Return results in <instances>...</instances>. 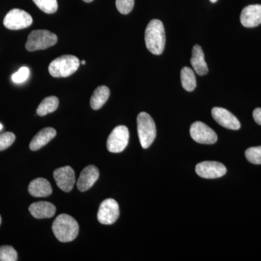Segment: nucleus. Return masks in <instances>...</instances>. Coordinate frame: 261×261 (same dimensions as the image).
Listing matches in <instances>:
<instances>
[{"instance_id":"1","label":"nucleus","mask_w":261,"mask_h":261,"mask_svg":"<svg viewBox=\"0 0 261 261\" xmlns=\"http://www.w3.org/2000/svg\"><path fill=\"white\" fill-rule=\"evenodd\" d=\"M145 40L146 47L152 54H162L166 45V32L162 21L154 19L149 22L146 28Z\"/></svg>"},{"instance_id":"2","label":"nucleus","mask_w":261,"mask_h":261,"mask_svg":"<svg viewBox=\"0 0 261 261\" xmlns=\"http://www.w3.org/2000/svg\"><path fill=\"white\" fill-rule=\"evenodd\" d=\"M79 231L78 222L69 215L61 214L53 222V233L61 243H68L74 240L78 236Z\"/></svg>"},{"instance_id":"3","label":"nucleus","mask_w":261,"mask_h":261,"mask_svg":"<svg viewBox=\"0 0 261 261\" xmlns=\"http://www.w3.org/2000/svg\"><path fill=\"white\" fill-rule=\"evenodd\" d=\"M80 61L75 56L65 55L56 58L49 65V72L55 78L70 76L79 69Z\"/></svg>"},{"instance_id":"4","label":"nucleus","mask_w":261,"mask_h":261,"mask_svg":"<svg viewBox=\"0 0 261 261\" xmlns=\"http://www.w3.org/2000/svg\"><path fill=\"white\" fill-rule=\"evenodd\" d=\"M137 132L142 148L147 149L155 140V123L148 113H140L137 116Z\"/></svg>"},{"instance_id":"5","label":"nucleus","mask_w":261,"mask_h":261,"mask_svg":"<svg viewBox=\"0 0 261 261\" xmlns=\"http://www.w3.org/2000/svg\"><path fill=\"white\" fill-rule=\"evenodd\" d=\"M58 37L47 30L33 31L29 35L25 48L29 51L42 50L55 45Z\"/></svg>"},{"instance_id":"6","label":"nucleus","mask_w":261,"mask_h":261,"mask_svg":"<svg viewBox=\"0 0 261 261\" xmlns=\"http://www.w3.org/2000/svg\"><path fill=\"white\" fill-rule=\"evenodd\" d=\"M129 132L125 126L116 127L108 137L107 148L113 153H119L123 152L128 144Z\"/></svg>"},{"instance_id":"7","label":"nucleus","mask_w":261,"mask_h":261,"mask_svg":"<svg viewBox=\"0 0 261 261\" xmlns=\"http://www.w3.org/2000/svg\"><path fill=\"white\" fill-rule=\"evenodd\" d=\"M33 23L32 17L23 10L13 9L5 17L4 25L10 30H20L28 28Z\"/></svg>"},{"instance_id":"8","label":"nucleus","mask_w":261,"mask_h":261,"mask_svg":"<svg viewBox=\"0 0 261 261\" xmlns=\"http://www.w3.org/2000/svg\"><path fill=\"white\" fill-rule=\"evenodd\" d=\"M190 135L196 142L203 145H214L218 140L216 132L200 121L192 123L190 127Z\"/></svg>"},{"instance_id":"9","label":"nucleus","mask_w":261,"mask_h":261,"mask_svg":"<svg viewBox=\"0 0 261 261\" xmlns=\"http://www.w3.org/2000/svg\"><path fill=\"white\" fill-rule=\"evenodd\" d=\"M120 211L118 202L113 199H107L99 205L97 213V220L100 224L111 225L114 224L119 217Z\"/></svg>"},{"instance_id":"10","label":"nucleus","mask_w":261,"mask_h":261,"mask_svg":"<svg viewBox=\"0 0 261 261\" xmlns=\"http://www.w3.org/2000/svg\"><path fill=\"white\" fill-rule=\"evenodd\" d=\"M195 171L203 178H218L224 176L226 168L224 164L216 161H204L196 166Z\"/></svg>"},{"instance_id":"11","label":"nucleus","mask_w":261,"mask_h":261,"mask_svg":"<svg viewBox=\"0 0 261 261\" xmlns=\"http://www.w3.org/2000/svg\"><path fill=\"white\" fill-rule=\"evenodd\" d=\"M57 185L61 190L69 192L73 190L75 182V172L70 166L58 168L53 173Z\"/></svg>"},{"instance_id":"12","label":"nucleus","mask_w":261,"mask_h":261,"mask_svg":"<svg viewBox=\"0 0 261 261\" xmlns=\"http://www.w3.org/2000/svg\"><path fill=\"white\" fill-rule=\"evenodd\" d=\"M211 113L215 121L224 128L231 130H238L241 127L240 122L237 117L225 108H214Z\"/></svg>"},{"instance_id":"13","label":"nucleus","mask_w":261,"mask_h":261,"mask_svg":"<svg viewBox=\"0 0 261 261\" xmlns=\"http://www.w3.org/2000/svg\"><path fill=\"white\" fill-rule=\"evenodd\" d=\"M240 21L247 28H254L261 24V5H250L245 7L240 15Z\"/></svg>"},{"instance_id":"14","label":"nucleus","mask_w":261,"mask_h":261,"mask_svg":"<svg viewBox=\"0 0 261 261\" xmlns=\"http://www.w3.org/2000/svg\"><path fill=\"white\" fill-rule=\"evenodd\" d=\"M99 176V170L96 166L93 165L87 166L81 173L77 181V188L81 192L87 191L93 186Z\"/></svg>"},{"instance_id":"15","label":"nucleus","mask_w":261,"mask_h":261,"mask_svg":"<svg viewBox=\"0 0 261 261\" xmlns=\"http://www.w3.org/2000/svg\"><path fill=\"white\" fill-rule=\"evenodd\" d=\"M29 210L35 219H49L56 214V207L50 202L42 201L32 204Z\"/></svg>"},{"instance_id":"16","label":"nucleus","mask_w":261,"mask_h":261,"mask_svg":"<svg viewBox=\"0 0 261 261\" xmlns=\"http://www.w3.org/2000/svg\"><path fill=\"white\" fill-rule=\"evenodd\" d=\"M190 62L192 68L197 75H205L208 73V68L205 61V55L202 47L198 44H196L192 49V56Z\"/></svg>"},{"instance_id":"17","label":"nucleus","mask_w":261,"mask_h":261,"mask_svg":"<svg viewBox=\"0 0 261 261\" xmlns=\"http://www.w3.org/2000/svg\"><path fill=\"white\" fill-rule=\"evenodd\" d=\"M56 130L55 128H43L40 132H38L35 137L33 138L30 143V149L32 151H37L49 143V142L56 136Z\"/></svg>"},{"instance_id":"18","label":"nucleus","mask_w":261,"mask_h":261,"mask_svg":"<svg viewBox=\"0 0 261 261\" xmlns=\"http://www.w3.org/2000/svg\"><path fill=\"white\" fill-rule=\"evenodd\" d=\"M29 192L36 197H45L53 192L50 183L45 178H38L33 180L29 186Z\"/></svg>"},{"instance_id":"19","label":"nucleus","mask_w":261,"mask_h":261,"mask_svg":"<svg viewBox=\"0 0 261 261\" xmlns=\"http://www.w3.org/2000/svg\"><path fill=\"white\" fill-rule=\"evenodd\" d=\"M110 89L106 86H100L94 91L90 99V106L93 110H99L106 104L110 97Z\"/></svg>"},{"instance_id":"20","label":"nucleus","mask_w":261,"mask_h":261,"mask_svg":"<svg viewBox=\"0 0 261 261\" xmlns=\"http://www.w3.org/2000/svg\"><path fill=\"white\" fill-rule=\"evenodd\" d=\"M59 106V99L55 96L44 98L42 102L38 106L37 113L38 116H44L49 113L55 112Z\"/></svg>"},{"instance_id":"21","label":"nucleus","mask_w":261,"mask_h":261,"mask_svg":"<svg viewBox=\"0 0 261 261\" xmlns=\"http://www.w3.org/2000/svg\"><path fill=\"white\" fill-rule=\"evenodd\" d=\"M182 87L187 92H192L197 87L195 72L189 67H184L181 71Z\"/></svg>"},{"instance_id":"22","label":"nucleus","mask_w":261,"mask_h":261,"mask_svg":"<svg viewBox=\"0 0 261 261\" xmlns=\"http://www.w3.org/2000/svg\"><path fill=\"white\" fill-rule=\"evenodd\" d=\"M38 8L47 14H53L58 10L57 0H33Z\"/></svg>"},{"instance_id":"23","label":"nucleus","mask_w":261,"mask_h":261,"mask_svg":"<svg viewBox=\"0 0 261 261\" xmlns=\"http://www.w3.org/2000/svg\"><path fill=\"white\" fill-rule=\"evenodd\" d=\"M0 260L16 261L18 260V253L12 246L0 247Z\"/></svg>"},{"instance_id":"24","label":"nucleus","mask_w":261,"mask_h":261,"mask_svg":"<svg viewBox=\"0 0 261 261\" xmlns=\"http://www.w3.org/2000/svg\"><path fill=\"white\" fill-rule=\"evenodd\" d=\"M245 157L252 164H261V146L250 147L245 151Z\"/></svg>"},{"instance_id":"25","label":"nucleus","mask_w":261,"mask_h":261,"mask_svg":"<svg viewBox=\"0 0 261 261\" xmlns=\"http://www.w3.org/2000/svg\"><path fill=\"white\" fill-rule=\"evenodd\" d=\"M117 9L121 14L127 15L132 11L135 6V0H116Z\"/></svg>"},{"instance_id":"26","label":"nucleus","mask_w":261,"mask_h":261,"mask_svg":"<svg viewBox=\"0 0 261 261\" xmlns=\"http://www.w3.org/2000/svg\"><path fill=\"white\" fill-rule=\"evenodd\" d=\"M15 140V135L12 132H5L0 135V151L5 150L13 145Z\"/></svg>"},{"instance_id":"27","label":"nucleus","mask_w":261,"mask_h":261,"mask_svg":"<svg viewBox=\"0 0 261 261\" xmlns=\"http://www.w3.org/2000/svg\"><path fill=\"white\" fill-rule=\"evenodd\" d=\"M29 73H30V71H29V68L22 67L18 70V72L12 75V80L16 84L23 83L29 78Z\"/></svg>"},{"instance_id":"28","label":"nucleus","mask_w":261,"mask_h":261,"mask_svg":"<svg viewBox=\"0 0 261 261\" xmlns=\"http://www.w3.org/2000/svg\"><path fill=\"white\" fill-rule=\"evenodd\" d=\"M252 116H253L254 120H255L257 124L261 126V108H257L256 109L254 110Z\"/></svg>"},{"instance_id":"29","label":"nucleus","mask_w":261,"mask_h":261,"mask_svg":"<svg viewBox=\"0 0 261 261\" xmlns=\"http://www.w3.org/2000/svg\"><path fill=\"white\" fill-rule=\"evenodd\" d=\"M85 3H91V2L93 1V0H83Z\"/></svg>"},{"instance_id":"30","label":"nucleus","mask_w":261,"mask_h":261,"mask_svg":"<svg viewBox=\"0 0 261 261\" xmlns=\"http://www.w3.org/2000/svg\"><path fill=\"white\" fill-rule=\"evenodd\" d=\"M210 1L211 2V3H216V2L218 1V0H210Z\"/></svg>"},{"instance_id":"31","label":"nucleus","mask_w":261,"mask_h":261,"mask_svg":"<svg viewBox=\"0 0 261 261\" xmlns=\"http://www.w3.org/2000/svg\"><path fill=\"white\" fill-rule=\"evenodd\" d=\"M3 125L1 124V123H0V130H1L2 129H3Z\"/></svg>"},{"instance_id":"32","label":"nucleus","mask_w":261,"mask_h":261,"mask_svg":"<svg viewBox=\"0 0 261 261\" xmlns=\"http://www.w3.org/2000/svg\"><path fill=\"white\" fill-rule=\"evenodd\" d=\"M85 63H86L85 61H82V64L84 65V64H85Z\"/></svg>"},{"instance_id":"33","label":"nucleus","mask_w":261,"mask_h":261,"mask_svg":"<svg viewBox=\"0 0 261 261\" xmlns=\"http://www.w3.org/2000/svg\"><path fill=\"white\" fill-rule=\"evenodd\" d=\"M2 224V218H1V216H0V225H1Z\"/></svg>"}]
</instances>
